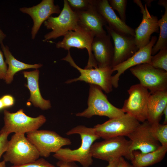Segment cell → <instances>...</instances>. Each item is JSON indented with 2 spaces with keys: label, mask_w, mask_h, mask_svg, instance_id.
<instances>
[{
  "label": "cell",
  "mask_w": 167,
  "mask_h": 167,
  "mask_svg": "<svg viewBox=\"0 0 167 167\" xmlns=\"http://www.w3.org/2000/svg\"><path fill=\"white\" fill-rule=\"evenodd\" d=\"M69 6L74 11H84L92 3V0H67Z\"/></svg>",
  "instance_id": "cell-29"
},
{
  "label": "cell",
  "mask_w": 167,
  "mask_h": 167,
  "mask_svg": "<svg viewBox=\"0 0 167 167\" xmlns=\"http://www.w3.org/2000/svg\"><path fill=\"white\" fill-rule=\"evenodd\" d=\"M130 70L139 81L140 84L150 93L167 90V72L156 68L148 63L132 67Z\"/></svg>",
  "instance_id": "cell-10"
},
{
  "label": "cell",
  "mask_w": 167,
  "mask_h": 167,
  "mask_svg": "<svg viewBox=\"0 0 167 167\" xmlns=\"http://www.w3.org/2000/svg\"><path fill=\"white\" fill-rule=\"evenodd\" d=\"M140 124L130 115L125 113L93 127L96 135L104 139L117 136H127Z\"/></svg>",
  "instance_id": "cell-12"
},
{
  "label": "cell",
  "mask_w": 167,
  "mask_h": 167,
  "mask_svg": "<svg viewBox=\"0 0 167 167\" xmlns=\"http://www.w3.org/2000/svg\"><path fill=\"white\" fill-rule=\"evenodd\" d=\"M1 47L5 58V62L8 65L5 80L7 84H10L13 81L15 74L21 70L30 68L37 69L41 67V64H26L16 59L10 51L9 48L3 43Z\"/></svg>",
  "instance_id": "cell-23"
},
{
  "label": "cell",
  "mask_w": 167,
  "mask_h": 167,
  "mask_svg": "<svg viewBox=\"0 0 167 167\" xmlns=\"http://www.w3.org/2000/svg\"><path fill=\"white\" fill-rule=\"evenodd\" d=\"M23 13L28 15L32 18L33 25L32 28L31 38L34 39L42 24L54 14H60L59 6L55 5L53 0H43L36 6L19 9Z\"/></svg>",
  "instance_id": "cell-15"
},
{
  "label": "cell",
  "mask_w": 167,
  "mask_h": 167,
  "mask_svg": "<svg viewBox=\"0 0 167 167\" xmlns=\"http://www.w3.org/2000/svg\"><path fill=\"white\" fill-rule=\"evenodd\" d=\"M77 15L80 23L92 32L95 36H100L107 34L103 26L107 23L98 11L92 0V3L86 10L75 11Z\"/></svg>",
  "instance_id": "cell-20"
},
{
  "label": "cell",
  "mask_w": 167,
  "mask_h": 167,
  "mask_svg": "<svg viewBox=\"0 0 167 167\" xmlns=\"http://www.w3.org/2000/svg\"><path fill=\"white\" fill-rule=\"evenodd\" d=\"M149 64L156 68L167 72V47L161 49L155 55H152Z\"/></svg>",
  "instance_id": "cell-26"
},
{
  "label": "cell",
  "mask_w": 167,
  "mask_h": 167,
  "mask_svg": "<svg viewBox=\"0 0 167 167\" xmlns=\"http://www.w3.org/2000/svg\"><path fill=\"white\" fill-rule=\"evenodd\" d=\"M109 4L113 10L118 12L121 19L126 23V11L127 3L126 0H109Z\"/></svg>",
  "instance_id": "cell-28"
},
{
  "label": "cell",
  "mask_w": 167,
  "mask_h": 167,
  "mask_svg": "<svg viewBox=\"0 0 167 167\" xmlns=\"http://www.w3.org/2000/svg\"><path fill=\"white\" fill-rule=\"evenodd\" d=\"M131 142L124 136H120L104 139L93 143L91 148L92 157L108 162L124 156L131 160Z\"/></svg>",
  "instance_id": "cell-2"
},
{
  "label": "cell",
  "mask_w": 167,
  "mask_h": 167,
  "mask_svg": "<svg viewBox=\"0 0 167 167\" xmlns=\"http://www.w3.org/2000/svg\"><path fill=\"white\" fill-rule=\"evenodd\" d=\"M26 137L36 148L40 156L47 157L64 146L71 144L68 138L63 137L55 132L36 130L27 134Z\"/></svg>",
  "instance_id": "cell-9"
},
{
  "label": "cell",
  "mask_w": 167,
  "mask_h": 167,
  "mask_svg": "<svg viewBox=\"0 0 167 167\" xmlns=\"http://www.w3.org/2000/svg\"><path fill=\"white\" fill-rule=\"evenodd\" d=\"M93 2L97 10L110 28L119 34L135 37V30L116 15L108 0H93Z\"/></svg>",
  "instance_id": "cell-19"
},
{
  "label": "cell",
  "mask_w": 167,
  "mask_h": 167,
  "mask_svg": "<svg viewBox=\"0 0 167 167\" xmlns=\"http://www.w3.org/2000/svg\"><path fill=\"white\" fill-rule=\"evenodd\" d=\"M91 49L98 67L112 68L114 47L109 34L95 36Z\"/></svg>",
  "instance_id": "cell-18"
},
{
  "label": "cell",
  "mask_w": 167,
  "mask_h": 167,
  "mask_svg": "<svg viewBox=\"0 0 167 167\" xmlns=\"http://www.w3.org/2000/svg\"><path fill=\"white\" fill-rule=\"evenodd\" d=\"M7 69V64L4 59L3 53L0 50V80H5Z\"/></svg>",
  "instance_id": "cell-32"
},
{
  "label": "cell",
  "mask_w": 167,
  "mask_h": 167,
  "mask_svg": "<svg viewBox=\"0 0 167 167\" xmlns=\"http://www.w3.org/2000/svg\"><path fill=\"white\" fill-rule=\"evenodd\" d=\"M23 75L27 80L26 86L29 90L30 96L28 101L35 107L45 110L51 107L49 100H45L42 96L39 86V71L37 69L31 71H24Z\"/></svg>",
  "instance_id": "cell-22"
},
{
  "label": "cell",
  "mask_w": 167,
  "mask_h": 167,
  "mask_svg": "<svg viewBox=\"0 0 167 167\" xmlns=\"http://www.w3.org/2000/svg\"><path fill=\"white\" fill-rule=\"evenodd\" d=\"M167 106V90L150 93L147 105V121L151 124L159 123Z\"/></svg>",
  "instance_id": "cell-21"
},
{
  "label": "cell",
  "mask_w": 167,
  "mask_h": 167,
  "mask_svg": "<svg viewBox=\"0 0 167 167\" xmlns=\"http://www.w3.org/2000/svg\"><path fill=\"white\" fill-rule=\"evenodd\" d=\"M4 104L5 109L11 107L15 103V99L11 95H6L1 98Z\"/></svg>",
  "instance_id": "cell-33"
},
{
  "label": "cell",
  "mask_w": 167,
  "mask_h": 167,
  "mask_svg": "<svg viewBox=\"0 0 167 167\" xmlns=\"http://www.w3.org/2000/svg\"><path fill=\"white\" fill-rule=\"evenodd\" d=\"M5 109L3 103L1 98H0V111Z\"/></svg>",
  "instance_id": "cell-39"
},
{
  "label": "cell",
  "mask_w": 167,
  "mask_h": 167,
  "mask_svg": "<svg viewBox=\"0 0 167 167\" xmlns=\"http://www.w3.org/2000/svg\"><path fill=\"white\" fill-rule=\"evenodd\" d=\"M119 158L109 162V164L106 167H117Z\"/></svg>",
  "instance_id": "cell-36"
},
{
  "label": "cell",
  "mask_w": 167,
  "mask_h": 167,
  "mask_svg": "<svg viewBox=\"0 0 167 167\" xmlns=\"http://www.w3.org/2000/svg\"><path fill=\"white\" fill-rule=\"evenodd\" d=\"M153 1V0H152ZM152 0H146V1H145V2H146L147 3H146V5L147 6V5H148V6H149V5H150V6H151V2H152Z\"/></svg>",
  "instance_id": "cell-41"
},
{
  "label": "cell",
  "mask_w": 167,
  "mask_h": 167,
  "mask_svg": "<svg viewBox=\"0 0 167 167\" xmlns=\"http://www.w3.org/2000/svg\"><path fill=\"white\" fill-rule=\"evenodd\" d=\"M158 4L165 8V12L161 18L158 21L160 34L158 40L152 48L151 55L152 56L161 49L167 47V1L159 0Z\"/></svg>",
  "instance_id": "cell-25"
},
{
  "label": "cell",
  "mask_w": 167,
  "mask_h": 167,
  "mask_svg": "<svg viewBox=\"0 0 167 167\" xmlns=\"http://www.w3.org/2000/svg\"><path fill=\"white\" fill-rule=\"evenodd\" d=\"M90 85L88 107L83 112L76 113V116L89 118L98 115L111 119L125 113L122 109L116 107L109 101L100 87L94 84Z\"/></svg>",
  "instance_id": "cell-3"
},
{
  "label": "cell",
  "mask_w": 167,
  "mask_h": 167,
  "mask_svg": "<svg viewBox=\"0 0 167 167\" xmlns=\"http://www.w3.org/2000/svg\"><path fill=\"white\" fill-rule=\"evenodd\" d=\"M167 152V147L161 145L156 150L146 153L135 151L132 152L131 160L135 167H146L161 161Z\"/></svg>",
  "instance_id": "cell-24"
},
{
  "label": "cell",
  "mask_w": 167,
  "mask_h": 167,
  "mask_svg": "<svg viewBox=\"0 0 167 167\" xmlns=\"http://www.w3.org/2000/svg\"><path fill=\"white\" fill-rule=\"evenodd\" d=\"M152 134L161 146L167 147V124L151 125Z\"/></svg>",
  "instance_id": "cell-27"
},
{
  "label": "cell",
  "mask_w": 167,
  "mask_h": 167,
  "mask_svg": "<svg viewBox=\"0 0 167 167\" xmlns=\"http://www.w3.org/2000/svg\"><path fill=\"white\" fill-rule=\"evenodd\" d=\"M128 163L123 157L120 158L117 167H128Z\"/></svg>",
  "instance_id": "cell-35"
},
{
  "label": "cell",
  "mask_w": 167,
  "mask_h": 167,
  "mask_svg": "<svg viewBox=\"0 0 167 167\" xmlns=\"http://www.w3.org/2000/svg\"><path fill=\"white\" fill-rule=\"evenodd\" d=\"M9 135L6 133H0V159L6 151L9 141L8 140Z\"/></svg>",
  "instance_id": "cell-31"
},
{
  "label": "cell",
  "mask_w": 167,
  "mask_h": 167,
  "mask_svg": "<svg viewBox=\"0 0 167 167\" xmlns=\"http://www.w3.org/2000/svg\"><path fill=\"white\" fill-rule=\"evenodd\" d=\"M79 134L81 139L80 146L72 150L61 148L54 153L53 156L59 161L67 162H79L83 167H89L93 163L91 153V147L94 142L100 138L96 134L93 128L84 125L77 126L68 131L67 135Z\"/></svg>",
  "instance_id": "cell-1"
},
{
  "label": "cell",
  "mask_w": 167,
  "mask_h": 167,
  "mask_svg": "<svg viewBox=\"0 0 167 167\" xmlns=\"http://www.w3.org/2000/svg\"><path fill=\"white\" fill-rule=\"evenodd\" d=\"M76 13L71 8L67 0H64L63 7L57 17L51 16L44 22L47 29L52 31L46 34L44 41L64 36L68 32L75 30L79 24Z\"/></svg>",
  "instance_id": "cell-7"
},
{
  "label": "cell",
  "mask_w": 167,
  "mask_h": 167,
  "mask_svg": "<svg viewBox=\"0 0 167 167\" xmlns=\"http://www.w3.org/2000/svg\"><path fill=\"white\" fill-rule=\"evenodd\" d=\"M105 27L114 43L113 67L131 57L139 49L137 47L135 37L119 34L110 28L107 25Z\"/></svg>",
  "instance_id": "cell-16"
},
{
  "label": "cell",
  "mask_w": 167,
  "mask_h": 167,
  "mask_svg": "<svg viewBox=\"0 0 167 167\" xmlns=\"http://www.w3.org/2000/svg\"><path fill=\"white\" fill-rule=\"evenodd\" d=\"M134 2L139 6L143 15L140 24L135 30V39L137 47L139 49L149 43L153 33L158 32V19L157 16L150 14L147 6L145 4L144 6L141 1L135 0Z\"/></svg>",
  "instance_id": "cell-14"
},
{
  "label": "cell",
  "mask_w": 167,
  "mask_h": 167,
  "mask_svg": "<svg viewBox=\"0 0 167 167\" xmlns=\"http://www.w3.org/2000/svg\"><path fill=\"white\" fill-rule=\"evenodd\" d=\"M57 164L58 167H78L75 162H67L59 161Z\"/></svg>",
  "instance_id": "cell-34"
},
{
  "label": "cell",
  "mask_w": 167,
  "mask_h": 167,
  "mask_svg": "<svg viewBox=\"0 0 167 167\" xmlns=\"http://www.w3.org/2000/svg\"><path fill=\"white\" fill-rule=\"evenodd\" d=\"M128 167H135L132 165H131L130 164H129V163H128Z\"/></svg>",
  "instance_id": "cell-42"
},
{
  "label": "cell",
  "mask_w": 167,
  "mask_h": 167,
  "mask_svg": "<svg viewBox=\"0 0 167 167\" xmlns=\"http://www.w3.org/2000/svg\"><path fill=\"white\" fill-rule=\"evenodd\" d=\"M163 113L165 115V118L163 124H167V106L164 109Z\"/></svg>",
  "instance_id": "cell-38"
},
{
  "label": "cell",
  "mask_w": 167,
  "mask_h": 167,
  "mask_svg": "<svg viewBox=\"0 0 167 167\" xmlns=\"http://www.w3.org/2000/svg\"><path fill=\"white\" fill-rule=\"evenodd\" d=\"M10 167H56L44 158L38 159L34 161L18 165H13Z\"/></svg>",
  "instance_id": "cell-30"
},
{
  "label": "cell",
  "mask_w": 167,
  "mask_h": 167,
  "mask_svg": "<svg viewBox=\"0 0 167 167\" xmlns=\"http://www.w3.org/2000/svg\"><path fill=\"white\" fill-rule=\"evenodd\" d=\"M157 40L156 36H152L150 42L146 45L139 49L133 55L125 61L112 67L113 72L117 71V73L112 77L113 86L118 88L120 76L127 69L141 64H149L152 56V50Z\"/></svg>",
  "instance_id": "cell-17"
},
{
  "label": "cell",
  "mask_w": 167,
  "mask_h": 167,
  "mask_svg": "<svg viewBox=\"0 0 167 167\" xmlns=\"http://www.w3.org/2000/svg\"><path fill=\"white\" fill-rule=\"evenodd\" d=\"M127 92L129 96L124 101L121 108L122 111L139 122L147 120L148 102L150 94L149 92L140 84L132 85Z\"/></svg>",
  "instance_id": "cell-11"
},
{
  "label": "cell",
  "mask_w": 167,
  "mask_h": 167,
  "mask_svg": "<svg viewBox=\"0 0 167 167\" xmlns=\"http://www.w3.org/2000/svg\"><path fill=\"white\" fill-rule=\"evenodd\" d=\"M139 124L127 137L131 142L130 152L139 150L142 153L154 151L161 146L153 136L151 124L147 121Z\"/></svg>",
  "instance_id": "cell-13"
},
{
  "label": "cell",
  "mask_w": 167,
  "mask_h": 167,
  "mask_svg": "<svg viewBox=\"0 0 167 167\" xmlns=\"http://www.w3.org/2000/svg\"><path fill=\"white\" fill-rule=\"evenodd\" d=\"M62 60L69 63L71 66L77 69L80 73V76L76 78L66 81L70 84L78 81H84L90 84L97 85L105 92L108 93L113 90L112 75L113 72L112 67L99 68L91 69H83L76 64L71 57L70 50L66 56Z\"/></svg>",
  "instance_id": "cell-8"
},
{
  "label": "cell",
  "mask_w": 167,
  "mask_h": 167,
  "mask_svg": "<svg viewBox=\"0 0 167 167\" xmlns=\"http://www.w3.org/2000/svg\"><path fill=\"white\" fill-rule=\"evenodd\" d=\"M4 125L0 133L9 135L28 133L37 130L46 122L45 117L40 115L35 118L29 117L20 109L15 113H11L5 109L4 111Z\"/></svg>",
  "instance_id": "cell-5"
},
{
  "label": "cell",
  "mask_w": 167,
  "mask_h": 167,
  "mask_svg": "<svg viewBox=\"0 0 167 167\" xmlns=\"http://www.w3.org/2000/svg\"><path fill=\"white\" fill-rule=\"evenodd\" d=\"M39 154L24 134H14L9 141L3 160L13 165L27 163L38 159Z\"/></svg>",
  "instance_id": "cell-4"
},
{
  "label": "cell",
  "mask_w": 167,
  "mask_h": 167,
  "mask_svg": "<svg viewBox=\"0 0 167 167\" xmlns=\"http://www.w3.org/2000/svg\"><path fill=\"white\" fill-rule=\"evenodd\" d=\"M6 37V35L0 29V44L3 43V41Z\"/></svg>",
  "instance_id": "cell-37"
},
{
  "label": "cell",
  "mask_w": 167,
  "mask_h": 167,
  "mask_svg": "<svg viewBox=\"0 0 167 167\" xmlns=\"http://www.w3.org/2000/svg\"><path fill=\"white\" fill-rule=\"evenodd\" d=\"M94 37L95 35L92 32L79 23L75 30L68 32L64 36L62 41L56 44V46L57 48L63 49L68 51L72 47L81 49H86L88 53V59L84 68H95L98 66L91 49Z\"/></svg>",
  "instance_id": "cell-6"
},
{
  "label": "cell",
  "mask_w": 167,
  "mask_h": 167,
  "mask_svg": "<svg viewBox=\"0 0 167 167\" xmlns=\"http://www.w3.org/2000/svg\"><path fill=\"white\" fill-rule=\"evenodd\" d=\"M0 167H6V162L4 161L0 162Z\"/></svg>",
  "instance_id": "cell-40"
}]
</instances>
